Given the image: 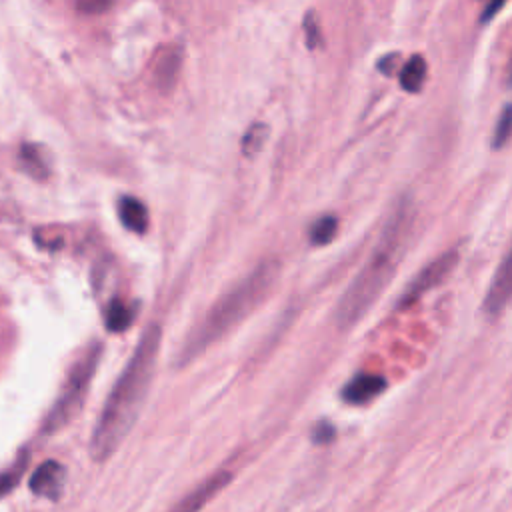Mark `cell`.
<instances>
[{
	"mask_svg": "<svg viewBox=\"0 0 512 512\" xmlns=\"http://www.w3.org/2000/svg\"><path fill=\"white\" fill-rule=\"evenodd\" d=\"M338 232V218L334 214H322L308 228V238L312 246H326L334 240Z\"/></svg>",
	"mask_w": 512,
	"mask_h": 512,
	"instance_id": "cell-13",
	"label": "cell"
},
{
	"mask_svg": "<svg viewBox=\"0 0 512 512\" xmlns=\"http://www.w3.org/2000/svg\"><path fill=\"white\" fill-rule=\"evenodd\" d=\"M508 0H488V4H486V8H484V12H482V16H480V22L482 24H486V22H490L502 8H504V4H506Z\"/></svg>",
	"mask_w": 512,
	"mask_h": 512,
	"instance_id": "cell-22",
	"label": "cell"
},
{
	"mask_svg": "<svg viewBox=\"0 0 512 512\" xmlns=\"http://www.w3.org/2000/svg\"><path fill=\"white\" fill-rule=\"evenodd\" d=\"M266 136H268V126L262 124V122H254L242 136V152L244 156H256L264 142H266Z\"/></svg>",
	"mask_w": 512,
	"mask_h": 512,
	"instance_id": "cell-16",
	"label": "cell"
},
{
	"mask_svg": "<svg viewBox=\"0 0 512 512\" xmlns=\"http://www.w3.org/2000/svg\"><path fill=\"white\" fill-rule=\"evenodd\" d=\"M178 68H180V52L176 48H170L166 54L160 56L158 66L154 70V74L158 78V86L170 88L178 76Z\"/></svg>",
	"mask_w": 512,
	"mask_h": 512,
	"instance_id": "cell-14",
	"label": "cell"
},
{
	"mask_svg": "<svg viewBox=\"0 0 512 512\" xmlns=\"http://www.w3.org/2000/svg\"><path fill=\"white\" fill-rule=\"evenodd\" d=\"M458 264V250H448L444 254H440L438 258H434L430 264H426L414 278L412 282L406 286V290L400 294L398 298V310H406L412 304H416L426 292H430L432 288L440 286L456 268Z\"/></svg>",
	"mask_w": 512,
	"mask_h": 512,
	"instance_id": "cell-5",
	"label": "cell"
},
{
	"mask_svg": "<svg viewBox=\"0 0 512 512\" xmlns=\"http://www.w3.org/2000/svg\"><path fill=\"white\" fill-rule=\"evenodd\" d=\"M100 350H102L100 344H92L74 362L52 408L48 410V414L44 418V424H42L44 434H54L58 428L66 426L76 416V412L82 408L84 398L90 388V382H92V376L96 372L100 354H102Z\"/></svg>",
	"mask_w": 512,
	"mask_h": 512,
	"instance_id": "cell-4",
	"label": "cell"
},
{
	"mask_svg": "<svg viewBox=\"0 0 512 512\" xmlns=\"http://www.w3.org/2000/svg\"><path fill=\"white\" fill-rule=\"evenodd\" d=\"M66 468L58 460H44L30 476V490L36 496L58 500L64 490Z\"/></svg>",
	"mask_w": 512,
	"mask_h": 512,
	"instance_id": "cell-9",
	"label": "cell"
},
{
	"mask_svg": "<svg viewBox=\"0 0 512 512\" xmlns=\"http://www.w3.org/2000/svg\"><path fill=\"white\" fill-rule=\"evenodd\" d=\"M118 218L136 234H144L148 230V208L136 196H122L118 200Z\"/></svg>",
	"mask_w": 512,
	"mask_h": 512,
	"instance_id": "cell-10",
	"label": "cell"
},
{
	"mask_svg": "<svg viewBox=\"0 0 512 512\" xmlns=\"http://www.w3.org/2000/svg\"><path fill=\"white\" fill-rule=\"evenodd\" d=\"M426 70H428V66H426L424 56H420V54L410 56L398 74L402 90H406L410 94H418L426 82Z\"/></svg>",
	"mask_w": 512,
	"mask_h": 512,
	"instance_id": "cell-11",
	"label": "cell"
},
{
	"mask_svg": "<svg viewBox=\"0 0 512 512\" xmlns=\"http://www.w3.org/2000/svg\"><path fill=\"white\" fill-rule=\"evenodd\" d=\"M334 436H336V428H334V424L328 422V420H320V422H316L314 428H312V440H314V444H328V442L334 440Z\"/></svg>",
	"mask_w": 512,
	"mask_h": 512,
	"instance_id": "cell-21",
	"label": "cell"
},
{
	"mask_svg": "<svg viewBox=\"0 0 512 512\" xmlns=\"http://www.w3.org/2000/svg\"><path fill=\"white\" fill-rule=\"evenodd\" d=\"M230 480L232 476L226 470H218L210 474L194 490H190L182 500H178L168 512H200L222 488L228 486Z\"/></svg>",
	"mask_w": 512,
	"mask_h": 512,
	"instance_id": "cell-7",
	"label": "cell"
},
{
	"mask_svg": "<svg viewBox=\"0 0 512 512\" xmlns=\"http://www.w3.org/2000/svg\"><path fill=\"white\" fill-rule=\"evenodd\" d=\"M20 162L22 166L32 174V176H46L48 172V164L44 160V154L34 146V144H26L20 150Z\"/></svg>",
	"mask_w": 512,
	"mask_h": 512,
	"instance_id": "cell-17",
	"label": "cell"
},
{
	"mask_svg": "<svg viewBox=\"0 0 512 512\" xmlns=\"http://www.w3.org/2000/svg\"><path fill=\"white\" fill-rule=\"evenodd\" d=\"M160 340L162 332L156 324L144 330L130 360L106 396L90 438V454L94 460L102 462L112 456L132 430L154 376Z\"/></svg>",
	"mask_w": 512,
	"mask_h": 512,
	"instance_id": "cell-1",
	"label": "cell"
},
{
	"mask_svg": "<svg viewBox=\"0 0 512 512\" xmlns=\"http://www.w3.org/2000/svg\"><path fill=\"white\" fill-rule=\"evenodd\" d=\"M136 316V308L122 300H112L104 310V324L110 332H124Z\"/></svg>",
	"mask_w": 512,
	"mask_h": 512,
	"instance_id": "cell-12",
	"label": "cell"
},
{
	"mask_svg": "<svg viewBox=\"0 0 512 512\" xmlns=\"http://www.w3.org/2000/svg\"><path fill=\"white\" fill-rule=\"evenodd\" d=\"M414 210L410 198L398 200L394 206L386 226L382 228V234L362 266V270L356 274V278L350 282V286L344 290L342 298L338 300L334 318L338 328L346 330L354 326L376 302V298L382 294L390 278L394 276L404 252L406 242L412 230Z\"/></svg>",
	"mask_w": 512,
	"mask_h": 512,
	"instance_id": "cell-2",
	"label": "cell"
},
{
	"mask_svg": "<svg viewBox=\"0 0 512 512\" xmlns=\"http://www.w3.org/2000/svg\"><path fill=\"white\" fill-rule=\"evenodd\" d=\"M386 388H388V380L384 376L360 372L344 384V388L340 390V398L350 406H364L376 400Z\"/></svg>",
	"mask_w": 512,
	"mask_h": 512,
	"instance_id": "cell-8",
	"label": "cell"
},
{
	"mask_svg": "<svg viewBox=\"0 0 512 512\" xmlns=\"http://www.w3.org/2000/svg\"><path fill=\"white\" fill-rule=\"evenodd\" d=\"M510 302H512V246L492 276V282L482 302V310L486 316L496 318Z\"/></svg>",
	"mask_w": 512,
	"mask_h": 512,
	"instance_id": "cell-6",
	"label": "cell"
},
{
	"mask_svg": "<svg viewBox=\"0 0 512 512\" xmlns=\"http://www.w3.org/2000/svg\"><path fill=\"white\" fill-rule=\"evenodd\" d=\"M512 136V104H506L498 116L494 136H492V148L498 150L502 148Z\"/></svg>",
	"mask_w": 512,
	"mask_h": 512,
	"instance_id": "cell-18",
	"label": "cell"
},
{
	"mask_svg": "<svg viewBox=\"0 0 512 512\" xmlns=\"http://www.w3.org/2000/svg\"><path fill=\"white\" fill-rule=\"evenodd\" d=\"M304 34H306V44L310 50H316L322 46V32H320V24H318L314 10H308L304 16Z\"/></svg>",
	"mask_w": 512,
	"mask_h": 512,
	"instance_id": "cell-19",
	"label": "cell"
},
{
	"mask_svg": "<svg viewBox=\"0 0 512 512\" xmlns=\"http://www.w3.org/2000/svg\"><path fill=\"white\" fill-rule=\"evenodd\" d=\"M278 272V260H264L236 286L222 294L206 312V316L196 324V328L188 334L180 350V364H186L200 356L206 348H210L236 324H240L248 314H252L270 294Z\"/></svg>",
	"mask_w": 512,
	"mask_h": 512,
	"instance_id": "cell-3",
	"label": "cell"
},
{
	"mask_svg": "<svg viewBox=\"0 0 512 512\" xmlns=\"http://www.w3.org/2000/svg\"><path fill=\"white\" fill-rule=\"evenodd\" d=\"M394 64H396V56L388 54V56H384V58L378 62V68H380L382 74H392V72H394Z\"/></svg>",
	"mask_w": 512,
	"mask_h": 512,
	"instance_id": "cell-23",
	"label": "cell"
},
{
	"mask_svg": "<svg viewBox=\"0 0 512 512\" xmlns=\"http://www.w3.org/2000/svg\"><path fill=\"white\" fill-rule=\"evenodd\" d=\"M116 0H76V8L82 14L88 16H96V14H104L114 6Z\"/></svg>",
	"mask_w": 512,
	"mask_h": 512,
	"instance_id": "cell-20",
	"label": "cell"
},
{
	"mask_svg": "<svg viewBox=\"0 0 512 512\" xmlns=\"http://www.w3.org/2000/svg\"><path fill=\"white\" fill-rule=\"evenodd\" d=\"M26 462H28V454L22 452L8 468H4L0 472V498H4L8 492H12L14 486H18V482L26 470Z\"/></svg>",
	"mask_w": 512,
	"mask_h": 512,
	"instance_id": "cell-15",
	"label": "cell"
}]
</instances>
